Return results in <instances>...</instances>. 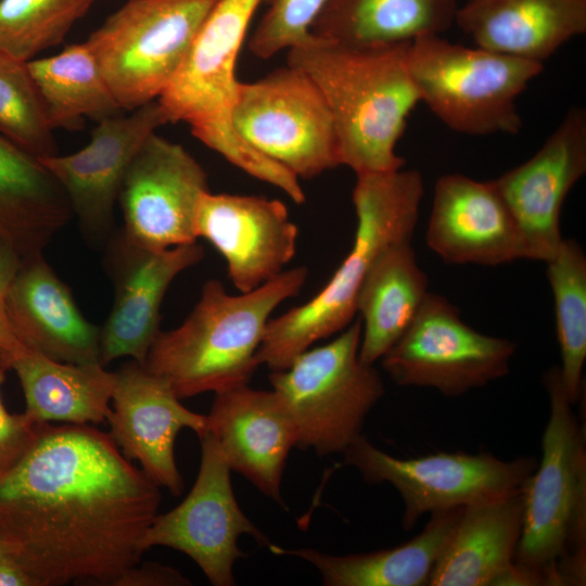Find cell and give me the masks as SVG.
I'll use <instances>...</instances> for the list:
<instances>
[{"label": "cell", "instance_id": "d590c367", "mask_svg": "<svg viewBox=\"0 0 586 586\" xmlns=\"http://www.w3.org/2000/svg\"><path fill=\"white\" fill-rule=\"evenodd\" d=\"M22 262L21 255L0 237V368L4 371L9 360L24 347L12 333L5 311L7 296Z\"/></svg>", "mask_w": 586, "mask_h": 586}, {"label": "cell", "instance_id": "7c38bea8", "mask_svg": "<svg viewBox=\"0 0 586 586\" xmlns=\"http://www.w3.org/2000/svg\"><path fill=\"white\" fill-rule=\"evenodd\" d=\"M517 345L468 326L444 296L428 292L412 321L380 359L400 386L456 397L509 373Z\"/></svg>", "mask_w": 586, "mask_h": 586}, {"label": "cell", "instance_id": "ac0fdd59", "mask_svg": "<svg viewBox=\"0 0 586 586\" xmlns=\"http://www.w3.org/2000/svg\"><path fill=\"white\" fill-rule=\"evenodd\" d=\"M107 417L110 436L129 460L171 495L183 492V479L175 458V441L182 429L200 437L207 417L184 407L170 385L135 360L117 371Z\"/></svg>", "mask_w": 586, "mask_h": 586}, {"label": "cell", "instance_id": "30bf717a", "mask_svg": "<svg viewBox=\"0 0 586 586\" xmlns=\"http://www.w3.org/2000/svg\"><path fill=\"white\" fill-rule=\"evenodd\" d=\"M239 136L297 179L341 165L331 113L316 86L286 65L252 82H239L232 110Z\"/></svg>", "mask_w": 586, "mask_h": 586}, {"label": "cell", "instance_id": "ffe728a7", "mask_svg": "<svg viewBox=\"0 0 586 586\" xmlns=\"http://www.w3.org/2000/svg\"><path fill=\"white\" fill-rule=\"evenodd\" d=\"M425 240L449 264L498 266L528 259L523 234L495 181L461 174L437 179Z\"/></svg>", "mask_w": 586, "mask_h": 586}, {"label": "cell", "instance_id": "ba28073f", "mask_svg": "<svg viewBox=\"0 0 586 586\" xmlns=\"http://www.w3.org/2000/svg\"><path fill=\"white\" fill-rule=\"evenodd\" d=\"M361 322L329 343L309 347L269 381L289 412L296 447L318 456L343 454L361 434L365 420L384 394L373 366L359 360Z\"/></svg>", "mask_w": 586, "mask_h": 586}, {"label": "cell", "instance_id": "ab89813d", "mask_svg": "<svg viewBox=\"0 0 586 586\" xmlns=\"http://www.w3.org/2000/svg\"><path fill=\"white\" fill-rule=\"evenodd\" d=\"M267 3H269L271 0H265Z\"/></svg>", "mask_w": 586, "mask_h": 586}, {"label": "cell", "instance_id": "9a60e30c", "mask_svg": "<svg viewBox=\"0 0 586 586\" xmlns=\"http://www.w3.org/2000/svg\"><path fill=\"white\" fill-rule=\"evenodd\" d=\"M169 119L157 100L97 123L80 150L39 158L63 189L84 237L105 244L124 177L145 139Z\"/></svg>", "mask_w": 586, "mask_h": 586}, {"label": "cell", "instance_id": "603a6c76", "mask_svg": "<svg viewBox=\"0 0 586 586\" xmlns=\"http://www.w3.org/2000/svg\"><path fill=\"white\" fill-rule=\"evenodd\" d=\"M455 23L476 47L544 64L586 33V0H467Z\"/></svg>", "mask_w": 586, "mask_h": 586}, {"label": "cell", "instance_id": "d6986e66", "mask_svg": "<svg viewBox=\"0 0 586 586\" xmlns=\"http://www.w3.org/2000/svg\"><path fill=\"white\" fill-rule=\"evenodd\" d=\"M194 227L196 238L205 239L225 258L239 292L278 277L296 252L297 227L285 204L275 199L205 191Z\"/></svg>", "mask_w": 586, "mask_h": 586}, {"label": "cell", "instance_id": "3957f363", "mask_svg": "<svg viewBox=\"0 0 586 586\" xmlns=\"http://www.w3.org/2000/svg\"><path fill=\"white\" fill-rule=\"evenodd\" d=\"M307 275L306 267L291 268L237 295L216 279L206 281L186 320L160 331L144 368L180 399L249 384L259 367L257 352L271 314L300 293Z\"/></svg>", "mask_w": 586, "mask_h": 586}, {"label": "cell", "instance_id": "52a82bcc", "mask_svg": "<svg viewBox=\"0 0 586 586\" xmlns=\"http://www.w3.org/2000/svg\"><path fill=\"white\" fill-rule=\"evenodd\" d=\"M407 66L420 102L451 130L468 136L517 135V99L544 64L480 47L454 43L440 34L412 40Z\"/></svg>", "mask_w": 586, "mask_h": 586}, {"label": "cell", "instance_id": "277c9868", "mask_svg": "<svg viewBox=\"0 0 586 586\" xmlns=\"http://www.w3.org/2000/svg\"><path fill=\"white\" fill-rule=\"evenodd\" d=\"M356 176L352 199L357 224L349 253L310 300L269 319L257 352L259 366L285 369L318 341L349 326L377 257L388 245L411 240L423 196L421 174L402 168Z\"/></svg>", "mask_w": 586, "mask_h": 586}, {"label": "cell", "instance_id": "d4e9b609", "mask_svg": "<svg viewBox=\"0 0 586 586\" xmlns=\"http://www.w3.org/2000/svg\"><path fill=\"white\" fill-rule=\"evenodd\" d=\"M462 509L431 513L422 532L409 542L368 553L330 555L314 548L268 547L273 553L294 556L314 565L326 586L429 585Z\"/></svg>", "mask_w": 586, "mask_h": 586}, {"label": "cell", "instance_id": "74e56055", "mask_svg": "<svg viewBox=\"0 0 586 586\" xmlns=\"http://www.w3.org/2000/svg\"><path fill=\"white\" fill-rule=\"evenodd\" d=\"M0 586H36L33 577L11 556L0 558Z\"/></svg>", "mask_w": 586, "mask_h": 586}, {"label": "cell", "instance_id": "4dcf8cb0", "mask_svg": "<svg viewBox=\"0 0 586 586\" xmlns=\"http://www.w3.org/2000/svg\"><path fill=\"white\" fill-rule=\"evenodd\" d=\"M546 264L561 352V383L575 405L582 395L586 359V256L577 241L562 239Z\"/></svg>", "mask_w": 586, "mask_h": 586}, {"label": "cell", "instance_id": "836d02e7", "mask_svg": "<svg viewBox=\"0 0 586 586\" xmlns=\"http://www.w3.org/2000/svg\"><path fill=\"white\" fill-rule=\"evenodd\" d=\"M329 0H271L250 37L249 49L270 59L308 38L310 28Z\"/></svg>", "mask_w": 586, "mask_h": 586}, {"label": "cell", "instance_id": "8d00e7d4", "mask_svg": "<svg viewBox=\"0 0 586 586\" xmlns=\"http://www.w3.org/2000/svg\"><path fill=\"white\" fill-rule=\"evenodd\" d=\"M191 581L176 569L154 563H137L126 570L113 584V586H186Z\"/></svg>", "mask_w": 586, "mask_h": 586}, {"label": "cell", "instance_id": "f35d334b", "mask_svg": "<svg viewBox=\"0 0 586 586\" xmlns=\"http://www.w3.org/2000/svg\"><path fill=\"white\" fill-rule=\"evenodd\" d=\"M5 553H8L7 550H5L4 547L0 544V558H1L2 556H4Z\"/></svg>", "mask_w": 586, "mask_h": 586}, {"label": "cell", "instance_id": "5b68a950", "mask_svg": "<svg viewBox=\"0 0 586 586\" xmlns=\"http://www.w3.org/2000/svg\"><path fill=\"white\" fill-rule=\"evenodd\" d=\"M550 415L542 459L522 487V531L513 562L534 586L585 585L586 440L560 375L543 378Z\"/></svg>", "mask_w": 586, "mask_h": 586}, {"label": "cell", "instance_id": "8fae6325", "mask_svg": "<svg viewBox=\"0 0 586 586\" xmlns=\"http://www.w3.org/2000/svg\"><path fill=\"white\" fill-rule=\"evenodd\" d=\"M344 464L370 484L390 483L404 501L405 531L426 513L466 507L520 491L537 467L534 457L502 460L488 453L438 451L396 458L360 435L344 453Z\"/></svg>", "mask_w": 586, "mask_h": 586}, {"label": "cell", "instance_id": "e575fe53", "mask_svg": "<svg viewBox=\"0 0 586 586\" xmlns=\"http://www.w3.org/2000/svg\"><path fill=\"white\" fill-rule=\"evenodd\" d=\"M5 371L0 368V386ZM44 422L23 413H10L0 394V477L8 473L31 448Z\"/></svg>", "mask_w": 586, "mask_h": 586}, {"label": "cell", "instance_id": "2e32d148", "mask_svg": "<svg viewBox=\"0 0 586 586\" xmlns=\"http://www.w3.org/2000/svg\"><path fill=\"white\" fill-rule=\"evenodd\" d=\"M104 267L114 288L112 309L100 328L99 362L131 357L144 365L161 331V307L175 278L199 264L198 242L151 250L130 242L122 229L107 240Z\"/></svg>", "mask_w": 586, "mask_h": 586}, {"label": "cell", "instance_id": "484cf974", "mask_svg": "<svg viewBox=\"0 0 586 586\" xmlns=\"http://www.w3.org/2000/svg\"><path fill=\"white\" fill-rule=\"evenodd\" d=\"M72 217L63 189L41 161L0 136V237L23 259L33 257Z\"/></svg>", "mask_w": 586, "mask_h": 586}, {"label": "cell", "instance_id": "44dd1931", "mask_svg": "<svg viewBox=\"0 0 586 586\" xmlns=\"http://www.w3.org/2000/svg\"><path fill=\"white\" fill-rule=\"evenodd\" d=\"M206 417V432L216 440L230 470L283 505L281 480L297 434L277 394L249 384L219 392Z\"/></svg>", "mask_w": 586, "mask_h": 586}, {"label": "cell", "instance_id": "7402d4cb", "mask_svg": "<svg viewBox=\"0 0 586 586\" xmlns=\"http://www.w3.org/2000/svg\"><path fill=\"white\" fill-rule=\"evenodd\" d=\"M5 311L24 347L62 362H99L100 328L82 315L43 254L23 259Z\"/></svg>", "mask_w": 586, "mask_h": 586}, {"label": "cell", "instance_id": "6da1fadb", "mask_svg": "<svg viewBox=\"0 0 586 586\" xmlns=\"http://www.w3.org/2000/svg\"><path fill=\"white\" fill-rule=\"evenodd\" d=\"M160 486L90 424L44 422L0 477V544L36 586L113 585L143 555Z\"/></svg>", "mask_w": 586, "mask_h": 586}, {"label": "cell", "instance_id": "7a4b0ae2", "mask_svg": "<svg viewBox=\"0 0 586 586\" xmlns=\"http://www.w3.org/2000/svg\"><path fill=\"white\" fill-rule=\"evenodd\" d=\"M409 44L349 47L310 33L288 49V65L303 72L328 105L341 165L356 175L406 164L396 144L420 102L407 66Z\"/></svg>", "mask_w": 586, "mask_h": 586}, {"label": "cell", "instance_id": "f1b7e54d", "mask_svg": "<svg viewBox=\"0 0 586 586\" xmlns=\"http://www.w3.org/2000/svg\"><path fill=\"white\" fill-rule=\"evenodd\" d=\"M456 0H329L310 33L349 47L409 43L455 23Z\"/></svg>", "mask_w": 586, "mask_h": 586}, {"label": "cell", "instance_id": "e0dca14e", "mask_svg": "<svg viewBox=\"0 0 586 586\" xmlns=\"http://www.w3.org/2000/svg\"><path fill=\"white\" fill-rule=\"evenodd\" d=\"M586 174V111L574 105L527 161L494 179L526 244L528 259L549 260L562 235L565 198Z\"/></svg>", "mask_w": 586, "mask_h": 586}, {"label": "cell", "instance_id": "5bb4252c", "mask_svg": "<svg viewBox=\"0 0 586 586\" xmlns=\"http://www.w3.org/2000/svg\"><path fill=\"white\" fill-rule=\"evenodd\" d=\"M208 191L201 164L179 143L151 133L132 160L120 187L125 237L151 250L198 242L195 213Z\"/></svg>", "mask_w": 586, "mask_h": 586}, {"label": "cell", "instance_id": "cb8c5ba5", "mask_svg": "<svg viewBox=\"0 0 586 586\" xmlns=\"http://www.w3.org/2000/svg\"><path fill=\"white\" fill-rule=\"evenodd\" d=\"M522 515V488L463 507L429 585L499 586L514 563Z\"/></svg>", "mask_w": 586, "mask_h": 586}, {"label": "cell", "instance_id": "4316f807", "mask_svg": "<svg viewBox=\"0 0 586 586\" xmlns=\"http://www.w3.org/2000/svg\"><path fill=\"white\" fill-rule=\"evenodd\" d=\"M10 369L25 396L24 412L37 422L98 424L111 413L116 374L100 362H62L22 347Z\"/></svg>", "mask_w": 586, "mask_h": 586}, {"label": "cell", "instance_id": "1f68e13d", "mask_svg": "<svg viewBox=\"0 0 586 586\" xmlns=\"http://www.w3.org/2000/svg\"><path fill=\"white\" fill-rule=\"evenodd\" d=\"M95 0H0V52L28 62L60 44Z\"/></svg>", "mask_w": 586, "mask_h": 586}, {"label": "cell", "instance_id": "8992f818", "mask_svg": "<svg viewBox=\"0 0 586 586\" xmlns=\"http://www.w3.org/2000/svg\"><path fill=\"white\" fill-rule=\"evenodd\" d=\"M263 1L217 0L157 101L169 123H187L196 139L229 163L302 204L306 195L300 179L251 148L232 124L240 82L235 77L237 60Z\"/></svg>", "mask_w": 586, "mask_h": 586}, {"label": "cell", "instance_id": "f546056e", "mask_svg": "<svg viewBox=\"0 0 586 586\" xmlns=\"http://www.w3.org/2000/svg\"><path fill=\"white\" fill-rule=\"evenodd\" d=\"M27 66L52 129H78L85 118L98 123L124 111L86 41Z\"/></svg>", "mask_w": 586, "mask_h": 586}, {"label": "cell", "instance_id": "4fadbf2b", "mask_svg": "<svg viewBox=\"0 0 586 586\" xmlns=\"http://www.w3.org/2000/svg\"><path fill=\"white\" fill-rule=\"evenodd\" d=\"M201 463L187 497L166 513H157L141 539L143 551L168 547L190 557L214 586L235 584L233 566L245 557L238 538L251 535L260 546L267 536L241 510L233 494L230 468L214 436L200 437Z\"/></svg>", "mask_w": 586, "mask_h": 586}, {"label": "cell", "instance_id": "9c48e42d", "mask_svg": "<svg viewBox=\"0 0 586 586\" xmlns=\"http://www.w3.org/2000/svg\"><path fill=\"white\" fill-rule=\"evenodd\" d=\"M217 0H127L87 39L123 110L165 91Z\"/></svg>", "mask_w": 586, "mask_h": 586}, {"label": "cell", "instance_id": "83f0119b", "mask_svg": "<svg viewBox=\"0 0 586 586\" xmlns=\"http://www.w3.org/2000/svg\"><path fill=\"white\" fill-rule=\"evenodd\" d=\"M428 277L411 240L388 245L374 260L357 297L361 339L359 360L373 366L408 328L425 295Z\"/></svg>", "mask_w": 586, "mask_h": 586}, {"label": "cell", "instance_id": "d6a6232c", "mask_svg": "<svg viewBox=\"0 0 586 586\" xmlns=\"http://www.w3.org/2000/svg\"><path fill=\"white\" fill-rule=\"evenodd\" d=\"M0 136L38 158L58 154L53 129L27 62L1 52Z\"/></svg>", "mask_w": 586, "mask_h": 586}]
</instances>
